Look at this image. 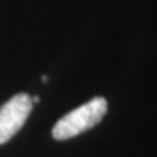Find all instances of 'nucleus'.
I'll use <instances>...</instances> for the list:
<instances>
[{"label": "nucleus", "mask_w": 157, "mask_h": 157, "mask_svg": "<svg viewBox=\"0 0 157 157\" xmlns=\"http://www.w3.org/2000/svg\"><path fill=\"white\" fill-rule=\"evenodd\" d=\"M107 111V102L102 97H94L89 102L70 111L60 118L52 128L56 140H67L100 123Z\"/></svg>", "instance_id": "obj_1"}, {"label": "nucleus", "mask_w": 157, "mask_h": 157, "mask_svg": "<svg viewBox=\"0 0 157 157\" xmlns=\"http://www.w3.org/2000/svg\"><path fill=\"white\" fill-rule=\"evenodd\" d=\"M33 109L32 97L26 93L13 96L0 107V144L7 143L20 131Z\"/></svg>", "instance_id": "obj_2"}, {"label": "nucleus", "mask_w": 157, "mask_h": 157, "mask_svg": "<svg viewBox=\"0 0 157 157\" xmlns=\"http://www.w3.org/2000/svg\"><path fill=\"white\" fill-rule=\"evenodd\" d=\"M32 102L34 104V102H39V97H34V98H32Z\"/></svg>", "instance_id": "obj_3"}, {"label": "nucleus", "mask_w": 157, "mask_h": 157, "mask_svg": "<svg viewBox=\"0 0 157 157\" xmlns=\"http://www.w3.org/2000/svg\"><path fill=\"white\" fill-rule=\"evenodd\" d=\"M47 80H48V78L46 76H42V81H47Z\"/></svg>", "instance_id": "obj_4"}]
</instances>
